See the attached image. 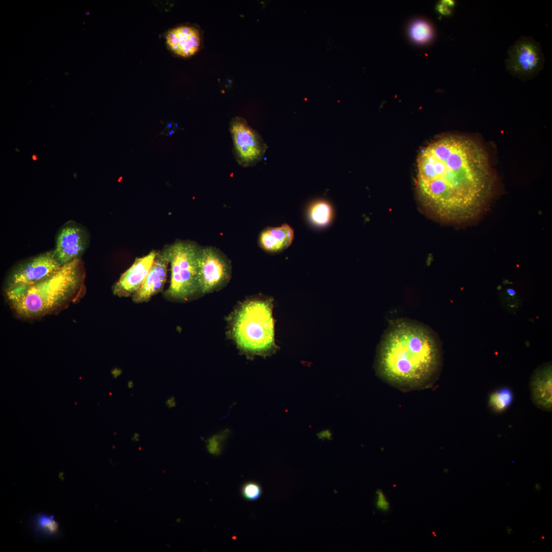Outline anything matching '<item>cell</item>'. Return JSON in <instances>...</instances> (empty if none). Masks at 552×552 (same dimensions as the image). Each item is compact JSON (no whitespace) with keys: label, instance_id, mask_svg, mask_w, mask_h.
I'll return each mask as SVG.
<instances>
[{"label":"cell","instance_id":"14","mask_svg":"<svg viewBox=\"0 0 552 552\" xmlns=\"http://www.w3.org/2000/svg\"><path fill=\"white\" fill-rule=\"evenodd\" d=\"M551 367L545 364L537 369L530 380L531 398L534 404L539 409L551 411Z\"/></svg>","mask_w":552,"mask_h":552},{"label":"cell","instance_id":"9","mask_svg":"<svg viewBox=\"0 0 552 552\" xmlns=\"http://www.w3.org/2000/svg\"><path fill=\"white\" fill-rule=\"evenodd\" d=\"M63 266L54 250L30 258L15 266L7 276L5 289L34 284L50 276Z\"/></svg>","mask_w":552,"mask_h":552},{"label":"cell","instance_id":"6","mask_svg":"<svg viewBox=\"0 0 552 552\" xmlns=\"http://www.w3.org/2000/svg\"><path fill=\"white\" fill-rule=\"evenodd\" d=\"M544 62L540 43L531 36H522L509 48L505 66L511 75L526 81L538 76Z\"/></svg>","mask_w":552,"mask_h":552},{"label":"cell","instance_id":"7","mask_svg":"<svg viewBox=\"0 0 552 552\" xmlns=\"http://www.w3.org/2000/svg\"><path fill=\"white\" fill-rule=\"evenodd\" d=\"M199 281L201 294L219 290L229 282L232 275L231 262L219 248L201 246L198 259Z\"/></svg>","mask_w":552,"mask_h":552},{"label":"cell","instance_id":"10","mask_svg":"<svg viewBox=\"0 0 552 552\" xmlns=\"http://www.w3.org/2000/svg\"><path fill=\"white\" fill-rule=\"evenodd\" d=\"M89 241V233L84 227L74 221L66 222L56 236V257L62 265L81 259Z\"/></svg>","mask_w":552,"mask_h":552},{"label":"cell","instance_id":"26","mask_svg":"<svg viewBox=\"0 0 552 552\" xmlns=\"http://www.w3.org/2000/svg\"><path fill=\"white\" fill-rule=\"evenodd\" d=\"M172 126H173V125L171 123H170V122L168 123L166 125V128L167 129V128H171L172 127Z\"/></svg>","mask_w":552,"mask_h":552},{"label":"cell","instance_id":"16","mask_svg":"<svg viewBox=\"0 0 552 552\" xmlns=\"http://www.w3.org/2000/svg\"><path fill=\"white\" fill-rule=\"evenodd\" d=\"M28 526L31 531L40 538H58L61 534L59 523L54 516L43 512L32 515L28 520Z\"/></svg>","mask_w":552,"mask_h":552},{"label":"cell","instance_id":"11","mask_svg":"<svg viewBox=\"0 0 552 552\" xmlns=\"http://www.w3.org/2000/svg\"><path fill=\"white\" fill-rule=\"evenodd\" d=\"M165 39L168 48L174 55L189 58L195 55L202 48L203 34L196 25L185 24L169 30Z\"/></svg>","mask_w":552,"mask_h":552},{"label":"cell","instance_id":"23","mask_svg":"<svg viewBox=\"0 0 552 552\" xmlns=\"http://www.w3.org/2000/svg\"><path fill=\"white\" fill-rule=\"evenodd\" d=\"M165 405L168 408H172L175 406L176 401L174 397H170L165 401Z\"/></svg>","mask_w":552,"mask_h":552},{"label":"cell","instance_id":"21","mask_svg":"<svg viewBox=\"0 0 552 552\" xmlns=\"http://www.w3.org/2000/svg\"><path fill=\"white\" fill-rule=\"evenodd\" d=\"M455 6V2L452 0H443L439 2L436 10L440 14L448 16L452 13V9Z\"/></svg>","mask_w":552,"mask_h":552},{"label":"cell","instance_id":"15","mask_svg":"<svg viewBox=\"0 0 552 552\" xmlns=\"http://www.w3.org/2000/svg\"><path fill=\"white\" fill-rule=\"evenodd\" d=\"M294 239V232L288 224L279 227H267L260 233L258 243L264 251L275 254L288 248Z\"/></svg>","mask_w":552,"mask_h":552},{"label":"cell","instance_id":"25","mask_svg":"<svg viewBox=\"0 0 552 552\" xmlns=\"http://www.w3.org/2000/svg\"><path fill=\"white\" fill-rule=\"evenodd\" d=\"M127 387L129 389H132L134 387V382L132 381H129L127 384Z\"/></svg>","mask_w":552,"mask_h":552},{"label":"cell","instance_id":"28","mask_svg":"<svg viewBox=\"0 0 552 552\" xmlns=\"http://www.w3.org/2000/svg\"><path fill=\"white\" fill-rule=\"evenodd\" d=\"M509 294H513L514 293V291L513 290H510L509 291Z\"/></svg>","mask_w":552,"mask_h":552},{"label":"cell","instance_id":"30","mask_svg":"<svg viewBox=\"0 0 552 552\" xmlns=\"http://www.w3.org/2000/svg\"><path fill=\"white\" fill-rule=\"evenodd\" d=\"M174 126L176 128L178 127V125L177 124H175Z\"/></svg>","mask_w":552,"mask_h":552},{"label":"cell","instance_id":"18","mask_svg":"<svg viewBox=\"0 0 552 552\" xmlns=\"http://www.w3.org/2000/svg\"><path fill=\"white\" fill-rule=\"evenodd\" d=\"M309 216L311 222L315 225L325 226L329 223L332 217L331 205L324 200L315 201L309 207Z\"/></svg>","mask_w":552,"mask_h":552},{"label":"cell","instance_id":"2","mask_svg":"<svg viewBox=\"0 0 552 552\" xmlns=\"http://www.w3.org/2000/svg\"><path fill=\"white\" fill-rule=\"evenodd\" d=\"M436 336L429 328L408 319L389 324L378 347L375 369L379 377L401 389H418L431 385L441 366Z\"/></svg>","mask_w":552,"mask_h":552},{"label":"cell","instance_id":"12","mask_svg":"<svg viewBox=\"0 0 552 552\" xmlns=\"http://www.w3.org/2000/svg\"><path fill=\"white\" fill-rule=\"evenodd\" d=\"M157 250L136 258L132 265L121 275L112 286V293L120 297H132L143 284L153 263Z\"/></svg>","mask_w":552,"mask_h":552},{"label":"cell","instance_id":"24","mask_svg":"<svg viewBox=\"0 0 552 552\" xmlns=\"http://www.w3.org/2000/svg\"><path fill=\"white\" fill-rule=\"evenodd\" d=\"M140 435L137 432H134L132 437L131 440L135 442H139L140 441Z\"/></svg>","mask_w":552,"mask_h":552},{"label":"cell","instance_id":"17","mask_svg":"<svg viewBox=\"0 0 552 552\" xmlns=\"http://www.w3.org/2000/svg\"><path fill=\"white\" fill-rule=\"evenodd\" d=\"M408 35L414 43L423 44L431 41L434 31L430 23L422 19H417L410 23Z\"/></svg>","mask_w":552,"mask_h":552},{"label":"cell","instance_id":"22","mask_svg":"<svg viewBox=\"0 0 552 552\" xmlns=\"http://www.w3.org/2000/svg\"><path fill=\"white\" fill-rule=\"evenodd\" d=\"M377 506L378 508L383 511H386L389 508V503L386 500L385 497L382 491H378Z\"/></svg>","mask_w":552,"mask_h":552},{"label":"cell","instance_id":"20","mask_svg":"<svg viewBox=\"0 0 552 552\" xmlns=\"http://www.w3.org/2000/svg\"><path fill=\"white\" fill-rule=\"evenodd\" d=\"M241 495L247 500L253 501L258 499L262 494L260 485L254 481L245 483L241 488Z\"/></svg>","mask_w":552,"mask_h":552},{"label":"cell","instance_id":"1","mask_svg":"<svg viewBox=\"0 0 552 552\" xmlns=\"http://www.w3.org/2000/svg\"><path fill=\"white\" fill-rule=\"evenodd\" d=\"M416 187L423 204L439 219L469 224L486 212L494 178L482 147L471 138L448 135L419 154Z\"/></svg>","mask_w":552,"mask_h":552},{"label":"cell","instance_id":"19","mask_svg":"<svg viewBox=\"0 0 552 552\" xmlns=\"http://www.w3.org/2000/svg\"><path fill=\"white\" fill-rule=\"evenodd\" d=\"M513 399L512 391L508 387H502L490 395L489 406L493 411L501 412L511 406Z\"/></svg>","mask_w":552,"mask_h":552},{"label":"cell","instance_id":"29","mask_svg":"<svg viewBox=\"0 0 552 552\" xmlns=\"http://www.w3.org/2000/svg\"><path fill=\"white\" fill-rule=\"evenodd\" d=\"M33 159L34 160H36V159H37V158H36V155H34L33 156Z\"/></svg>","mask_w":552,"mask_h":552},{"label":"cell","instance_id":"5","mask_svg":"<svg viewBox=\"0 0 552 552\" xmlns=\"http://www.w3.org/2000/svg\"><path fill=\"white\" fill-rule=\"evenodd\" d=\"M201 247L193 241L178 240L162 250L171 266L170 282L165 292L166 297L183 301L201 295L198 268Z\"/></svg>","mask_w":552,"mask_h":552},{"label":"cell","instance_id":"4","mask_svg":"<svg viewBox=\"0 0 552 552\" xmlns=\"http://www.w3.org/2000/svg\"><path fill=\"white\" fill-rule=\"evenodd\" d=\"M231 333L238 348L248 356L273 353L277 346L271 303L252 300L243 303L234 315Z\"/></svg>","mask_w":552,"mask_h":552},{"label":"cell","instance_id":"3","mask_svg":"<svg viewBox=\"0 0 552 552\" xmlns=\"http://www.w3.org/2000/svg\"><path fill=\"white\" fill-rule=\"evenodd\" d=\"M85 279L84 263L79 259L34 284L6 288L5 295L19 317L36 319L59 311L80 298L85 292Z\"/></svg>","mask_w":552,"mask_h":552},{"label":"cell","instance_id":"8","mask_svg":"<svg viewBox=\"0 0 552 552\" xmlns=\"http://www.w3.org/2000/svg\"><path fill=\"white\" fill-rule=\"evenodd\" d=\"M229 129L237 163L243 167H252L263 157L267 146L258 132L240 117L230 121Z\"/></svg>","mask_w":552,"mask_h":552},{"label":"cell","instance_id":"27","mask_svg":"<svg viewBox=\"0 0 552 552\" xmlns=\"http://www.w3.org/2000/svg\"><path fill=\"white\" fill-rule=\"evenodd\" d=\"M174 132H175V130L174 129H171V130H170L168 132V134L167 135H172L174 133Z\"/></svg>","mask_w":552,"mask_h":552},{"label":"cell","instance_id":"13","mask_svg":"<svg viewBox=\"0 0 552 552\" xmlns=\"http://www.w3.org/2000/svg\"><path fill=\"white\" fill-rule=\"evenodd\" d=\"M169 262L162 250H157L153 263L141 288L132 296L137 304L149 301L162 291L166 282Z\"/></svg>","mask_w":552,"mask_h":552}]
</instances>
